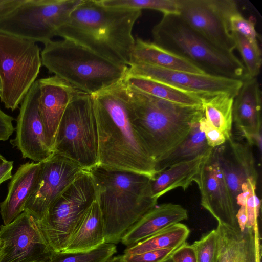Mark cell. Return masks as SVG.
<instances>
[{
    "mask_svg": "<svg viewBox=\"0 0 262 262\" xmlns=\"http://www.w3.org/2000/svg\"><path fill=\"white\" fill-rule=\"evenodd\" d=\"M41 65L36 42L0 33V99L6 108L14 111L18 107Z\"/></svg>",
    "mask_w": 262,
    "mask_h": 262,
    "instance_id": "cell-10",
    "label": "cell"
},
{
    "mask_svg": "<svg viewBox=\"0 0 262 262\" xmlns=\"http://www.w3.org/2000/svg\"><path fill=\"white\" fill-rule=\"evenodd\" d=\"M126 73L156 80L204 95L225 93L235 97L243 83V79L170 70L146 64H132Z\"/></svg>",
    "mask_w": 262,
    "mask_h": 262,
    "instance_id": "cell-16",
    "label": "cell"
},
{
    "mask_svg": "<svg viewBox=\"0 0 262 262\" xmlns=\"http://www.w3.org/2000/svg\"><path fill=\"white\" fill-rule=\"evenodd\" d=\"M107 262H125L122 255H119L111 257Z\"/></svg>",
    "mask_w": 262,
    "mask_h": 262,
    "instance_id": "cell-42",
    "label": "cell"
},
{
    "mask_svg": "<svg viewBox=\"0 0 262 262\" xmlns=\"http://www.w3.org/2000/svg\"><path fill=\"white\" fill-rule=\"evenodd\" d=\"M96 189L104 224L105 242L116 244L127 230L157 205L151 179L134 172L97 165L88 170Z\"/></svg>",
    "mask_w": 262,
    "mask_h": 262,
    "instance_id": "cell-4",
    "label": "cell"
},
{
    "mask_svg": "<svg viewBox=\"0 0 262 262\" xmlns=\"http://www.w3.org/2000/svg\"><path fill=\"white\" fill-rule=\"evenodd\" d=\"M134 64H146L170 70L205 73L186 59L154 42L139 38L135 40L129 66Z\"/></svg>",
    "mask_w": 262,
    "mask_h": 262,
    "instance_id": "cell-23",
    "label": "cell"
},
{
    "mask_svg": "<svg viewBox=\"0 0 262 262\" xmlns=\"http://www.w3.org/2000/svg\"><path fill=\"white\" fill-rule=\"evenodd\" d=\"M54 253L27 211L0 227V262H48Z\"/></svg>",
    "mask_w": 262,
    "mask_h": 262,
    "instance_id": "cell-12",
    "label": "cell"
},
{
    "mask_svg": "<svg viewBox=\"0 0 262 262\" xmlns=\"http://www.w3.org/2000/svg\"><path fill=\"white\" fill-rule=\"evenodd\" d=\"M142 10L107 7L82 0L57 32L116 64L128 67L135 40L132 31Z\"/></svg>",
    "mask_w": 262,
    "mask_h": 262,
    "instance_id": "cell-2",
    "label": "cell"
},
{
    "mask_svg": "<svg viewBox=\"0 0 262 262\" xmlns=\"http://www.w3.org/2000/svg\"><path fill=\"white\" fill-rule=\"evenodd\" d=\"M151 33L155 43L186 59L205 73L238 79L246 75L243 63L233 52L208 41L179 15H163Z\"/></svg>",
    "mask_w": 262,
    "mask_h": 262,
    "instance_id": "cell-6",
    "label": "cell"
},
{
    "mask_svg": "<svg viewBox=\"0 0 262 262\" xmlns=\"http://www.w3.org/2000/svg\"><path fill=\"white\" fill-rule=\"evenodd\" d=\"M40 173V162H27L20 165L12 176L7 195L0 203L4 225L12 222L24 211L26 204L39 185Z\"/></svg>",
    "mask_w": 262,
    "mask_h": 262,
    "instance_id": "cell-20",
    "label": "cell"
},
{
    "mask_svg": "<svg viewBox=\"0 0 262 262\" xmlns=\"http://www.w3.org/2000/svg\"><path fill=\"white\" fill-rule=\"evenodd\" d=\"M235 43V49L239 51L244 63L246 75L257 77L262 63L261 51L258 41H252L241 34L231 32Z\"/></svg>",
    "mask_w": 262,
    "mask_h": 262,
    "instance_id": "cell-31",
    "label": "cell"
},
{
    "mask_svg": "<svg viewBox=\"0 0 262 262\" xmlns=\"http://www.w3.org/2000/svg\"><path fill=\"white\" fill-rule=\"evenodd\" d=\"M198 262H214L217 257L218 244L216 229L203 235L192 244Z\"/></svg>",
    "mask_w": 262,
    "mask_h": 262,
    "instance_id": "cell-33",
    "label": "cell"
},
{
    "mask_svg": "<svg viewBox=\"0 0 262 262\" xmlns=\"http://www.w3.org/2000/svg\"><path fill=\"white\" fill-rule=\"evenodd\" d=\"M125 84L130 121L156 163L184 140L193 124L204 115L203 106L176 103Z\"/></svg>",
    "mask_w": 262,
    "mask_h": 262,
    "instance_id": "cell-3",
    "label": "cell"
},
{
    "mask_svg": "<svg viewBox=\"0 0 262 262\" xmlns=\"http://www.w3.org/2000/svg\"><path fill=\"white\" fill-rule=\"evenodd\" d=\"M107 7L127 9H151L163 15H179L178 0H100Z\"/></svg>",
    "mask_w": 262,
    "mask_h": 262,
    "instance_id": "cell-32",
    "label": "cell"
},
{
    "mask_svg": "<svg viewBox=\"0 0 262 262\" xmlns=\"http://www.w3.org/2000/svg\"><path fill=\"white\" fill-rule=\"evenodd\" d=\"M206 155L177 163L156 173L151 180L154 198L158 200L167 192L179 187L185 190L194 181Z\"/></svg>",
    "mask_w": 262,
    "mask_h": 262,
    "instance_id": "cell-24",
    "label": "cell"
},
{
    "mask_svg": "<svg viewBox=\"0 0 262 262\" xmlns=\"http://www.w3.org/2000/svg\"><path fill=\"white\" fill-rule=\"evenodd\" d=\"M190 233L188 228L178 223L132 246L124 254L134 255L169 248H177L186 242Z\"/></svg>",
    "mask_w": 262,
    "mask_h": 262,
    "instance_id": "cell-29",
    "label": "cell"
},
{
    "mask_svg": "<svg viewBox=\"0 0 262 262\" xmlns=\"http://www.w3.org/2000/svg\"><path fill=\"white\" fill-rule=\"evenodd\" d=\"M187 219V210L179 204L157 205L127 230L120 242L127 247L132 246Z\"/></svg>",
    "mask_w": 262,
    "mask_h": 262,
    "instance_id": "cell-21",
    "label": "cell"
},
{
    "mask_svg": "<svg viewBox=\"0 0 262 262\" xmlns=\"http://www.w3.org/2000/svg\"><path fill=\"white\" fill-rule=\"evenodd\" d=\"M234 98L230 94L223 93L209 95L203 99L205 118L211 125L223 133L226 140L232 136Z\"/></svg>",
    "mask_w": 262,
    "mask_h": 262,
    "instance_id": "cell-28",
    "label": "cell"
},
{
    "mask_svg": "<svg viewBox=\"0 0 262 262\" xmlns=\"http://www.w3.org/2000/svg\"><path fill=\"white\" fill-rule=\"evenodd\" d=\"M105 243L103 218L96 200L84 215L63 251H88Z\"/></svg>",
    "mask_w": 262,
    "mask_h": 262,
    "instance_id": "cell-26",
    "label": "cell"
},
{
    "mask_svg": "<svg viewBox=\"0 0 262 262\" xmlns=\"http://www.w3.org/2000/svg\"><path fill=\"white\" fill-rule=\"evenodd\" d=\"M6 161V159L0 154V166H1Z\"/></svg>",
    "mask_w": 262,
    "mask_h": 262,
    "instance_id": "cell-43",
    "label": "cell"
},
{
    "mask_svg": "<svg viewBox=\"0 0 262 262\" xmlns=\"http://www.w3.org/2000/svg\"><path fill=\"white\" fill-rule=\"evenodd\" d=\"M38 81L39 111L47 143L52 151L56 133L68 105L75 96L83 92L56 75L39 79Z\"/></svg>",
    "mask_w": 262,
    "mask_h": 262,
    "instance_id": "cell-18",
    "label": "cell"
},
{
    "mask_svg": "<svg viewBox=\"0 0 262 262\" xmlns=\"http://www.w3.org/2000/svg\"><path fill=\"white\" fill-rule=\"evenodd\" d=\"M39 185L25 206L37 222L40 221L62 192L83 169L75 162L53 153L40 162Z\"/></svg>",
    "mask_w": 262,
    "mask_h": 262,
    "instance_id": "cell-14",
    "label": "cell"
},
{
    "mask_svg": "<svg viewBox=\"0 0 262 262\" xmlns=\"http://www.w3.org/2000/svg\"><path fill=\"white\" fill-rule=\"evenodd\" d=\"M261 92L257 77L245 75L233 105V123L250 146L261 150Z\"/></svg>",
    "mask_w": 262,
    "mask_h": 262,
    "instance_id": "cell-17",
    "label": "cell"
},
{
    "mask_svg": "<svg viewBox=\"0 0 262 262\" xmlns=\"http://www.w3.org/2000/svg\"><path fill=\"white\" fill-rule=\"evenodd\" d=\"M216 148L220 166L236 201V196L242 191V185L249 179L258 178L250 145L235 140L232 136Z\"/></svg>",
    "mask_w": 262,
    "mask_h": 262,
    "instance_id": "cell-19",
    "label": "cell"
},
{
    "mask_svg": "<svg viewBox=\"0 0 262 262\" xmlns=\"http://www.w3.org/2000/svg\"><path fill=\"white\" fill-rule=\"evenodd\" d=\"M179 15L208 41L233 52L235 43L229 28L230 16L238 11L234 0H178Z\"/></svg>",
    "mask_w": 262,
    "mask_h": 262,
    "instance_id": "cell-11",
    "label": "cell"
},
{
    "mask_svg": "<svg viewBox=\"0 0 262 262\" xmlns=\"http://www.w3.org/2000/svg\"><path fill=\"white\" fill-rule=\"evenodd\" d=\"M162 262H173L170 256Z\"/></svg>",
    "mask_w": 262,
    "mask_h": 262,
    "instance_id": "cell-44",
    "label": "cell"
},
{
    "mask_svg": "<svg viewBox=\"0 0 262 262\" xmlns=\"http://www.w3.org/2000/svg\"><path fill=\"white\" fill-rule=\"evenodd\" d=\"M116 252L115 244L105 243L88 251L54 252L48 262H107Z\"/></svg>",
    "mask_w": 262,
    "mask_h": 262,
    "instance_id": "cell-30",
    "label": "cell"
},
{
    "mask_svg": "<svg viewBox=\"0 0 262 262\" xmlns=\"http://www.w3.org/2000/svg\"><path fill=\"white\" fill-rule=\"evenodd\" d=\"M214 262H219V261H218V259H217V258L215 259V260H214Z\"/></svg>",
    "mask_w": 262,
    "mask_h": 262,
    "instance_id": "cell-46",
    "label": "cell"
},
{
    "mask_svg": "<svg viewBox=\"0 0 262 262\" xmlns=\"http://www.w3.org/2000/svg\"><path fill=\"white\" fill-rule=\"evenodd\" d=\"M82 0H0V33L45 44Z\"/></svg>",
    "mask_w": 262,
    "mask_h": 262,
    "instance_id": "cell-7",
    "label": "cell"
},
{
    "mask_svg": "<svg viewBox=\"0 0 262 262\" xmlns=\"http://www.w3.org/2000/svg\"><path fill=\"white\" fill-rule=\"evenodd\" d=\"M229 28L231 32H238L252 41H258L255 22L245 18L239 11L230 16Z\"/></svg>",
    "mask_w": 262,
    "mask_h": 262,
    "instance_id": "cell-35",
    "label": "cell"
},
{
    "mask_svg": "<svg viewBox=\"0 0 262 262\" xmlns=\"http://www.w3.org/2000/svg\"><path fill=\"white\" fill-rule=\"evenodd\" d=\"M200 129L204 134L208 146L215 148L224 144L226 139L223 133L211 125L204 115L200 119Z\"/></svg>",
    "mask_w": 262,
    "mask_h": 262,
    "instance_id": "cell-37",
    "label": "cell"
},
{
    "mask_svg": "<svg viewBox=\"0 0 262 262\" xmlns=\"http://www.w3.org/2000/svg\"><path fill=\"white\" fill-rule=\"evenodd\" d=\"M170 257L173 262H198L193 247L186 242L176 248Z\"/></svg>",
    "mask_w": 262,
    "mask_h": 262,
    "instance_id": "cell-38",
    "label": "cell"
},
{
    "mask_svg": "<svg viewBox=\"0 0 262 262\" xmlns=\"http://www.w3.org/2000/svg\"><path fill=\"white\" fill-rule=\"evenodd\" d=\"M96 198L93 179L88 170H83L53 203L44 217L37 222L53 252L66 249Z\"/></svg>",
    "mask_w": 262,
    "mask_h": 262,
    "instance_id": "cell-9",
    "label": "cell"
},
{
    "mask_svg": "<svg viewBox=\"0 0 262 262\" xmlns=\"http://www.w3.org/2000/svg\"><path fill=\"white\" fill-rule=\"evenodd\" d=\"M52 150L83 170L98 164V130L91 95L80 93L69 103L58 125Z\"/></svg>",
    "mask_w": 262,
    "mask_h": 262,
    "instance_id": "cell-8",
    "label": "cell"
},
{
    "mask_svg": "<svg viewBox=\"0 0 262 262\" xmlns=\"http://www.w3.org/2000/svg\"><path fill=\"white\" fill-rule=\"evenodd\" d=\"M239 206L240 207L238 209L236 215V217L239 230L241 232H243L246 228V225L247 221V215L245 205H241Z\"/></svg>",
    "mask_w": 262,
    "mask_h": 262,
    "instance_id": "cell-41",
    "label": "cell"
},
{
    "mask_svg": "<svg viewBox=\"0 0 262 262\" xmlns=\"http://www.w3.org/2000/svg\"><path fill=\"white\" fill-rule=\"evenodd\" d=\"M13 167V162L7 160L0 166V184L11 179Z\"/></svg>",
    "mask_w": 262,
    "mask_h": 262,
    "instance_id": "cell-40",
    "label": "cell"
},
{
    "mask_svg": "<svg viewBox=\"0 0 262 262\" xmlns=\"http://www.w3.org/2000/svg\"><path fill=\"white\" fill-rule=\"evenodd\" d=\"M91 96L98 130V165L143 174L152 180L156 163L130 121L123 79Z\"/></svg>",
    "mask_w": 262,
    "mask_h": 262,
    "instance_id": "cell-1",
    "label": "cell"
},
{
    "mask_svg": "<svg viewBox=\"0 0 262 262\" xmlns=\"http://www.w3.org/2000/svg\"><path fill=\"white\" fill-rule=\"evenodd\" d=\"M201 195V205L220 224L240 230L236 215L237 206L220 166L216 148L203 160L194 181Z\"/></svg>",
    "mask_w": 262,
    "mask_h": 262,
    "instance_id": "cell-13",
    "label": "cell"
},
{
    "mask_svg": "<svg viewBox=\"0 0 262 262\" xmlns=\"http://www.w3.org/2000/svg\"><path fill=\"white\" fill-rule=\"evenodd\" d=\"M2 91V83H1V78H0V93Z\"/></svg>",
    "mask_w": 262,
    "mask_h": 262,
    "instance_id": "cell-45",
    "label": "cell"
},
{
    "mask_svg": "<svg viewBox=\"0 0 262 262\" xmlns=\"http://www.w3.org/2000/svg\"><path fill=\"white\" fill-rule=\"evenodd\" d=\"M40 56L50 73L91 95L123 79L128 68L65 39L46 43Z\"/></svg>",
    "mask_w": 262,
    "mask_h": 262,
    "instance_id": "cell-5",
    "label": "cell"
},
{
    "mask_svg": "<svg viewBox=\"0 0 262 262\" xmlns=\"http://www.w3.org/2000/svg\"><path fill=\"white\" fill-rule=\"evenodd\" d=\"M40 89L38 80L30 88L21 103L16 120V135L10 142L23 158L39 163L52 154L46 136L39 111Z\"/></svg>",
    "mask_w": 262,
    "mask_h": 262,
    "instance_id": "cell-15",
    "label": "cell"
},
{
    "mask_svg": "<svg viewBox=\"0 0 262 262\" xmlns=\"http://www.w3.org/2000/svg\"><path fill=\"white\" fill-rule=\"evenodd\" d=\"M176 248L150 251L141 254L122 255L125 262H162L168 257Z\"/></svg>",
    "mask_w": 262,
    "mask_h": 262,
    "instance_id": "cell-36",
    "label": "cell"
},
{
    "mask_svg": "<svg viewBox=\"0 0 262 262\" xmlns=\"http://www.w3.org/2000/svg\"><path fill=\"white\" fill-rule=\"evenodd\" d=\"M257 180L251 178L243 183L247 192L245 207L247 215L246 228H253L258 224V217L260 208V201L256 193Z\"/></svg>",
    "mask_w": 262,
    "mask_h": 262,
    "instance_id": "cell-34",
    "label": "cell"
},
{
    "mask_svg": "<svg viewBox=\"0 0 262 262\" xmlns=\"http://www.w3.org/2000/svg\"><path fill=\"white\" fill-rule=\"evenodd\" d=\"M123 80L127 85L140 91L185 105H202L203 99L211 95L200 94L160 81L127 73Z\"/></svg>",
    "mask_w": 262,
    "mask_h": 262,
    "instance_id": "cell-25",
    "label": "cell"
},
{
    "mask_svg": "<svg viewBox=\"0 0 262 262\" xmlns=\"http://www.w3.org/2000/svg\"><path fill=\"white\" fill-rule=\"evenodd\" d=\"M199 121L193 124L181 143L156 163V173L177 163L205 156L210 152L213 148L208 146L204 134L200 129Z\"/></svg>",
    "mask_w": 262,
    "mask_h": 262,
    "instance_id": "cell-27",
    "label": "cell"
},
{
    "mask_svg": "<svg viewBox=\"0 0 262 262\" xmlns=\"http://www.w3.org/2000/svg\"><path fill=\"white\" fill-rule=\"evenodd\" d=\"M14 118L4 113L0 107V141H5L13 134L15 128L12 121Z\"/></svg>",
    "mask_w": 262,
    "mask_h": 262,
    "instance_id": "cell-39",
    "label": "cell"
},
{
    "mask_svg": "<svg viewBox=\"0 0 262 262\" xmlns=\"http://www.w3.org/2000/svg\"><path fill=\"white\" fill-rule=\"evenodd\" d=\"M216 229L219 262H260V239L253 228L241 232L218 224Z\"/></svg>",
    "mask_w": 262,
    "mask_h": 262,
    "instance_id": "cell-22",
    "label": "cell"
}]
</instances>
